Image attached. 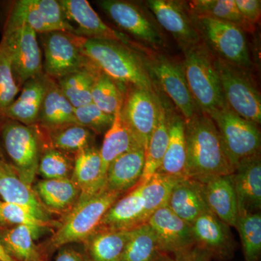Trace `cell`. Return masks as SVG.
Segmentation results:
<instances>
[{
	"instance_id": "obj_18",
	"label": "cell",
	"mask_w": 261,
	"mask_h": 261,
	"mask_svg": "<svg viewBox=\"0 0 261 261\" xmlns=\"http://www.w3.org/2000/svg\"><path fill=\"white\" fill-rule=\"evenodd\" d=\"M147 5L158 23L174 37L182 49L201 42L191 15L181 3L149 0Z\"/></svg>"
},
{
	"instance_id": "obj_2",
	"label": "cell",
	"mask_w": 261,
	"mask_h": 261,
	"mask_svg": "<svg viewBox=\"0 0 261 261\" xmlns=\"http://www.w3.org/2000/svg\"><path fill=\"white\" fill-rule=\"evenodd\" d=\"M81 51L91 63L113 80L157 92L145 59L132 47L122 43L87 39L73 34Z\"/></svg>"
},
{
	"instance_id": "obj_30",
	"label": "cell",
	"mask_w": 261,
	"mask_h": 261,
	"mask_svg": "<svg viewBox=\"0 0 261 261\" xmlns=\"http://www.w3.org/2000/svg\"><path fill=\"white\" fill-rule=\"evenodd\" d=\"M132 230H97L84 242L91 261H121Z\"/></svg>"
},
{
	"instance_id": "obj_32",
	"label": "cell",
	"mask_w": 261,
	"mask_h": 261,
	"mask_svg": "<svg viewBox=\"0 0 261 261\" xmlns=\"http://www.w3.org/2000/svg\"><path fill=\"white\" fill-rule=\"evenodd\" d=\"M34 192L46 209L55 211L74 207L80 195V190L70 178L40 180Z\"/></svg>"
},
{
	"instance_id": "obj_6",
	"label": "cell",
	"mask_w": 261,
	"mask_h": 261,
	"mask_svg": "<svg viewBox=\"0 0 261 261\" xmlns=\"http://www.w3.org/2000/svg\"><path fill=\"white\" fill-rule=\"evenodd\" d=\"M208 116L217 127L221 145L233 169L243 160L260 153V132L256 123L238 116L228 106Z\"/></svg>"
},
{
	"instance_id": "obj_42",
	"label": "cell",
	"mask_w": 261,
	"mask_h": 261,
	"mask_svg": "<svg viewBox=\"0 0 261 261\" xmlns=\"http://www.w3.org/2000/svg\"><path fill=\"white\" fill-rule=\"evenodd\" d=\"M73 166L65 152L50 147L41 154L37 172L44 179L70 178Z\"/></svg>"
},
{
	"instance_id": "obj_11",
	"label": "cell",
	"mask_w": 261,
	"mask_h": 261,
	"mask_svg": "<svg viewBox=\"0 0 261 261\" xmlns=\"http://www.w3.org/2000/svg\"><path fill=\"white\" fill-rule=\"evenodd\" d=\"M3 40L8 48L12 67L19 85L40 76L43 72L42 51L37 33L27 25L4 32Z\"/></svg>"
},
{
	"instance_id": "obj_12",
	"label": "cell",
	"mask_w": 261,
	"mask_h": 261,
	"mask_svg": "<svg viewBox=\"0 0 261 261\" xmlns=\"http://www.w3.org/2000/svg\"><path fill=\"white\" fill-rule=\"evenodd\" d=\"M145 62L151 77L159 82L182 117L192 118L199 110L189 89L183 64L161 54L151 55Z\"/></svg>"
},
{
	"instance_id": "obj_37",
	"label": "cell",
	"mask_w": 261,
	"mask_h": 261,
	"mask_svg": "<svg viewBox=\"0 0 261 261\" xmlns=\"http://www.w3.org/2000/svg\"><path fill=\"white\" fill-rule=\"evenodd\" d=\"M126 86L98 70L92 89V100L103 112L115 115L123 105Z\"/></svg>"
},
{
	"instance_id": "obj_38",
	"label": "cell",
	"mask_w": 261,
	"mask_h": 261,
	"mask_svg": "<svg viewBox=\"0 0 261 261\" xmlns=\"http://www.w3.org/2000/svg\"><path fill=\"white\" fill-rule=\"evenodd\" d=\"M47 130L49 132L51 147L65 153L76 154L87 147L93 146V132L77 123Z\"/></svg>"
},
{
	"instance_id": "obj_49",
	"label": "cell",
	"mask_w": 261,
	"mask_h": 261,
	"mask_svg": "<svg viewBox=\"0 0 261 261\" xmlns=\"http://www.w3.org/2000/svg\"><path fill=\"white\" fill-rule=\"evenodd\" d=\"M0 159H2L1 151H0Z\"/></svg>"
},
{
	"instance_id": "obj_7",
	"label": "cell",
	"mask_w": 261,
	"mask_h": 261,
	"mask_svg": "<svg viewBox=\"0 0 261 261\" xmlns=\"http://www.w3.org/2000/svg\"><path fill=\"white\" fill-rule=\"evenodd\" d=\"M214 58L215 68L228 107L247 121L260 124V94L247 70Z\"/></svg>"
},
{
	"instance_id": "obj_16",
	"label": "cell",
	"mask_w": 261,
	"mask_h": 261,
	"mask_svg": "<svg viewBox=\"0 0 261 261\" xmlns=\"http://www.w3.org/2000/svg\"><path fill=\"white\" fill-rule=\"evenodd\" d=\"M190 226L197 249L219 261H228L233 256L236 247L230 226L211 211L201 215Z\"/></svg>"
},
{
	"instance_id": "obj_10",
	"label": "cell",
	"mask_w": 261,
	"mask_h": 261,
	"mask_svg": "<svg viewBox=\"0 0 261 261\" xmlns=\"http://www.w3.org/2000/svg\"><path fill=\"white\" fill-rule=\"evenodd\" d=\"M160 105L157 92L126 86L121 117L145 151L159 120Z\"/></svg>"
},
{
	"instance_id": "obj_29",
	"label": "cell",
	"mask_w": 261,
	"mask_h": 261,
	"mask_svg": "<svg viewBox=\"0 0 261 261\" xmlns=\"http://www.w3.org/2000/svg\"><path fill=\"white\" fill-rule=\"evenodd\" d=\"M121 108L122 106L115 113L112 126L105 134L102 147L99 149L103 169L106 173L108 166L117 158L134 149L143 148L123 121Z\"/></svg>"
},
{
	"instance_id": "obj_35",
	"label": "cell",
	"mask_w": 261,
	"mask_h": 261,
	"mask_svg": "<svg viewBox=\"0 0 261 261\" xmlns=\"http://www.w3.org/2000/svg\"><path fill=\"white\" fill-rule=\"evenodd\" d=\"M160 113L155 128L145 151V164L140 183H144L158 172L166 153L168 142V110L160 99Z\"/></svg>"
},
{
	"instance_id": "obj_25",
	"label": "cell",
	"mask_w": 261,
	"mask_h": 261,
	"mask_svg": "<svg viewBox=\"0 0 261 261\" xmlns=\"http://www.w3.org/2000/svg\"><path fill=\"white\" fill-rule=\"evenodd\" d=\"M145 164L143 148L134 149L117 158L108 166L105 190L125 195L140 183Z\"/></svg>"
},
{
	"instance_id": "obj_28",
	"label": "cell",
	"mask_w": 261,
	"mask_h": 261,
	"mask_svg": "<svg viewBox=\"0 0 261 261\" xmlns=\"http://www.w3.org/2000/svg\"><path fill=\"white\" fill-rule=\"evenodd\" d=\"M45 95L43 100L39 122L47 130L76 123L75 108L62 92L56 80L46 75Z\"/></svg>"
},
{
	"instance_id": "obj_31",
	"label": "cell",
	"mask_w": 261,
	"mask_h": 261,
	"mask_svg": "<svg viewBox=\"0 0 261 261\" xmlns=\"http://www.w3.org/2000/svg\"><path fill=\"white\" fill-rule=\"evenodd\" d=\"M44 228L18 225L3 230L0 233V242L13 258L20 261H42L34 240Z\"/></svg>"
},
{
	"instance_id": "obj_4",
	"label": "cell",
	"mask_w": 261,
	"mask_h": 261,
	"mask_svg": "<svg viewBox=\"0 0 261 261\" xmlns=\"http://www.w3.org/2000/svg\"><path fill=\"white\" fill-rule=\"evenodd\" d=\"M190 15L201 41L213 56L243 69L251 68L250 51L243 29L222 20Z\"/></svg>"
},
{
	"instance_id": "obj_43",
	"label": "cell",
	"mask_w": 261,
	"mask_h": 261,
	"mask_svg": "<svg viewBox=\"0 0 261 261\" xmlns=\"http://www.w3.org/2000/svg\"><path fill=\"white\" fill-rule=\"evenodd\" d=\"M74 114L77 124L97 135L106 134L114 120V115L103 112L92 102L75 108Z\"/></svg>"
},
{
	"instance_id": "obj_17",
	"label": "cell",
	"mask_w": 261,
	"mask_h": 261,
	"mask_svg": "<svg viewBox=\"0 0 261 261\" xmlns=\"http://www.w3.org/2000/svg\"><path fill=\"white\" fill-rule=\"evenodd\" d=\"M59 3L68 21L73 22L78 27L75 35L113 41L132 48L135 45L126 35L108 27L87 0H61Z\"/></svg>"
},
{
	"instance_id": "obj_27",
	"label": "cell",
	"mask_w": 261,
	"mask_h": 261,
	"mask_svg": "<svg viewBox=\"0 0 261 261\" xmlns=\"http://www.w3.org/2000/svg\"><path fill=\"white\" fill-rule=\"evenodd\" d=\"M168 142L166 153L157 173L186 177L187 142L185 119L168 110Z\"/></svg>"
},
{
	"instance_id": "obj_39",
	"label": "cell",
	"mask_w": 261,
	"mask_h": 261,
	"mask_svg": "<svg viewBox=\"0 0 261 261\" xmlns=\"http://www.w3.org/2000/svg\"><path fill=\"white\" fill-rule=\"evenodd\" d=\"M238 229L246 261H259L261 255V214L239 215Z\"/></svg>"
},
{
	"instance_id": "obj_41",
	"label": "cell",
	"mask_w": 261,
	"mask_h": 261,
	"mask_svg": "<svg viewBox=\"0 0 261 261\" xmlns=\"http://www.w3.org/2000/svg\"><path fill=\"white\" fill-rule=\"evenodd\" d=\"M21 87L15 77L8 48L0 42V115L16 99Z\"/></svg>"
},
{
	"instance_id": "obj_44",
	"label": "cell",
	"mask_w": 261,
	"mask_h": 261,
	"mask_svg": "<svg viewBox=\"0 0 261 261\" xmlns=\"http://www.w3.org/2000/svg\"><path fill=\"white\" fill-rule=\"evenodd\" d=\"M0 224L18 226L27 225L32 227L47 229L53 223L45 222L38 219L30 211L22 206L0 200Z\"/></svg>"
},
{
	"instance_id": "obj_22",
	"label": "cell",
	"mask_w": 261,
	"mask_h": 261,
	"mask_svg": "<svg viewBox=\"0 0 261 261\" xmlns=\"http://www.w3.org/2000/svg\"><path fill=\"white\" fill-rule=\"evenodd\" d=\"M0 197L5 202L22 206L42 221L53 223L34 190L3 159H0Z\"/></svg>"
},
{
	"instance_id": "obj_5",
	"label": "cell",
	"mask_w": 261,
	"mask_h": 261,
	"mask_svg": "<svg viewBox=\"0 0 261 261\" xmlns=\"http://www.w3.org/2000/svg\"><path fill=\"white\" fill-rule=\"evenodd\" d=\"M123 196L104 190L77 202L51 240V247L61 248L70 243L85 242L99 228L110 207Z\"/></svg>"
},
{
	"instance_id": "obj_9",
	"label": "cell",
	"mask_w": 261,
	"mask_h": 261,
	"mask_svg": "<svg viewBox=\"0 0 261 261\" xmlns=\"http://www.w3.org/2000/svg\"><path fill=\"white\" fill-rule=\"evenodd\" d=\"M27 25L36 33L63 32L75 34V27L65 18L59 1L19 0L15 2L5 31Z\"/></svg>"
},
{
	"instance_id": "obj_14",
	"label": "cell",
	"mask_w": 261,
	"mask_h": 261,
	"mask_svg": "<svg viewBox=\"0 0 261 261\" xmlns=\"http://www.w3.org/2000/svg\"><path fill=\"white\" fill-rule=\"evenodd\" d=\"M44 63V73L57 80L80 69L89 60L75 42L73 34L54 32L41 35Z\"/></svg>"
},
{
	"instance_id": "obj_20",
	"label": "cell",
	"mask_w": 261,
	"mask_h": 261,
	"mask_svg": "<svg viewBox=\"0 0 261 261\" xmlns=\"http://www.w3.org/2000/svg\"><path fill=\"white\" fill-rule=\"evenodd\" d=\"M239 215L260 212V153L242 161L232 173Z\"/></svg>"
},
{
	"instance_id": "obj_33",
	"label": "cell",
	"mask_w": 261,
	"mask_h": 261,
	"mask_svg": "<svg viewBox=\"0 0 261 261\" xmlns=\"http://www.w3.org/2000/svg\"><path fill=\"white\" fill-rule=\"evenodd\" d=\"M163 251L154 230L147 223L132 230L121 261H169Z\"/></svg>"
},
{
	"instance_id": "obj_19",
	"label": "cell",
	"mask_w": 261,
	"mask_h": 261,
	"mask_svg": "<svg viewBox=\"0 0 261 261\" xmlns=\"http://www.w3.org/2000/svg\"><path fill=\"white\" fill-rule=\"evenodd\" d=\"M149 219L142 187L138 184L113 204L98 229H133L147 223Z\"/></svg>"
},
{
	"instance_id": "obj_8",
	"label": "cell",
	"mask_w": 261,
	"mask_h": 261,
	"mask_svg": "<svg viewBox=\"0 0 261 261\" xmlns=\"http://www.w3.org/2000/svg\"><path fill=\"white\" fill-rule=\"evenodd\" d=\"M2 137L12 166L19 177L31 186L35 179L41 156L37 130L8 120L2 128Z\"/></svg>"
},
{
	"instance_id": "obj_24",
	"label": "cell",
	"mask_w": 261,
	"mask_h": 261,
	"mask_svg": "<svg viewBox=\"0 0 261 261\" xmlns=\"http://www.w3.org/2000/svg\"><path fill=\"white\" fill-rule=\"evenodd\" d=\"M47 89L46 75L27 81L18 97L1 113L0 116L33 126L39 122V114Z\"/></svg>"
},
{
	"instance_id": "obj_45",
	"label": "cell",
	"mask_w": 261,
	"mask_h": 261,
	"mask_svg": "<svg viewBox=\"0 0 261 261\" xmlns=\"http://www.w3.org/2000/svg\"><path fill=\"white\" fill-rule=\"evenodd\" d=\"M240 14L249 23L255 25L260 20L261 1L260 0H235Z\"/></svg>"
},
{
	"instance_id": "obj_21",
	"label": "cell",
	"mask_w": 261,
	"mask_h": 261,
	"mask_svg": "<svg viewBox=\"0 0 261 261\" xmlns=\"http://www.w3.org/2000/svg\"><path fill=\"white\" fill-rule=\"evenodd\" d=\"M70 178L80 191L77 202L87 200L105 190L106 173L103 169L99 149L91 146L75 154Z\"/></svg>"
},
{
	"instance_id": "obj_3",
	"label": "cell",
	"mask_w": 261,
	"mask_h": 261,
	"mask_svg": "<svg viewBox=\"0 0 261 261\" xmlns=\"http://www.w3.org/2000/svg\"><path fill=\"white\" fill-rule=\"evenodd\" d=\"M182 50L185 76L197 109L210 115L228 106L215 68L214 56L205 44L201 41Z\"/></svg>"
},
{
	"instance_id": "obj_40",
	"label": "cell",
	"mask_w": 261,
	"mask_h": 261,
	"mask_svg": "<svg viewBox=\"0 0 261 261\" xmlns=\"http://www.w3.org/2000/svg\"><path fill=\"white\" fill-rule=\"evenodd\" d=\"M181 178L156 173L144 183H139L145 197L149 218L156 211L167 205L170 194Z\"/></svg>"
},
{
	"instance_id": "obj_26",
	"label": "cell",
	"mask_w": 261,
	"mask_h": 261,
	"mask_svg": "<svg viewBox=\"0 0 261 261\" xmlns=\"http://www.w3.org/2000/svg\"><path fill=\"white\" fill-rule=\"evenodd\" d=\"M167 206L173 214L191 224L209 211L203 195L202 184L190 178H181L170 194Z\"/></svg>"
},
{
	"instance_id": "obj_23",
	"label": "cell",
	"mask_w": 261,
	"mask_h": 261,
	"mask_svg": "<svg viewBox=\"0 0 261 261\" xmlns=\"http://www.w3.org/2000/svg\"><path fill=\"white\" fill-rule=\"evenodd\" d=\"M202 184L209 211L225 224L235 228L239 211L232 175L217 176Z\"/></svg>"
},
{
	"instance_id": "obj_13",
	"label": "cell",
	"mask_w": 261,
	"mask_h": 261,
	"mask_svg": "<svg viewBox=\"0 0 261 261\" xmlns=\"http://www.w3.org/2000/svg\"><path fill=\"white\" fill-rule=\"evenodd\" d=\"M98 4L117 25L140 42L157 49L166 45L157 23L137 5L121 0H102Z\"/></svg>"
},
{
	"instance_id": "obj_36",
	"label": "cell",
	"mask_w": 261,
	"mask_h": 261,
	"mask_svg": "<svg viewBox=\"0 0 261 261\" xmlns=\"http://www.w3.org/2000/svg\"><path fill=\"white\" fill-rule=\"evenodd\" d=\"M187 5V9L190 14L234 24L245 32L254 31V25L240 14L235 0H195L189 2Z\"/></svg>"
},
{
	"instance_id": "obj_47",
	"label": "cell",
	"mask_w": 261,
	"mask_h": 261,
	"mask_svg": "<svg viewBox=\"0 0 261 261\" xmlns=\"http://www.w3.org/2000/svg\"><path fill=\"white\" fill-rule=\"evenodd\" d=\"M211 260H212V258H211L208 254L195 247L186 256L182 257V258L177 259V260H172V259H171L169 261H211Z\"/></svg>"
},
{
	"instance_id": "obj_1",
	"label": "cell",
	"mask_w": 261,
	"mask_h": 261,
	"mask_svg": "<svg viewBox=\"0 0 261 261\" xmlns=\"http://www.w3.org/2000/svg\"><path fill=\"white\" fill-rule=\"evenodd\" d=\"M185 132L186 178L202 183L232 174L234 169L225 154L217 127L208 115L198 111L185 120Z\"/></svg>"
},
{
	"instance_id": "obj_15",
	"label": "cell",
	"mask_w": 261,
	"mask_h": 261,
	"mask_svg": "<svg viewBox=\"0 0 261 261\" xmlns=\"http://www.w3.org/2000/svg\"><path fill=\"white\" fill-rule=\"evenodd\" d=\"M147 224L154 230L163 251L172 260L186 256L195 248L191 226L167 205L156 211Z\"/></svg>"
},
{
	"instance_id": "obj_46",
	"label": "cell",
	"mask_w": 261,
	"mask_h": 261,
	"mask_svg": "<svg viewBox=\"0 0 261 261\" xmlns=\"http://www.w3.org/2000/svg\"><path fill=\"white\" fill-rule=\"evenodd\" d=\"M56 261H89L83 254L70 247H62Z\"/></svg>"
},
{
	"instance_id": "obj_34",
	"label": "cell",
	"mask_w": 261,
	"mask_h": 261,
	"mask_svg": "<svg viewBox=\"0 0 261 261\" xmlns=\"http://www.w3.org/2000/svg\"><path fill=\"white\" fill-rule=\"evenodd\" d=\"M98 70L89 61L80 69L56 80L65 97L75 108L92 102V86Z\"/></svg>"
},
{
	"instance_id": "obj_48",
	"label": "cell",
	"mask_w": 261,
	"mask_h": 261,
	"mask_svg": "<svg viewBox=\"0 0 261 261\" xmlns=\"http://www.w3.org/2000/svg\"><path fill=\"white\" fill-rule=\"evenodd\" d=\"M0 261H17L10 256L8 252L5 250L4 247L2 245L1 242H0Z\"/></svg>"
}]
</instances>
